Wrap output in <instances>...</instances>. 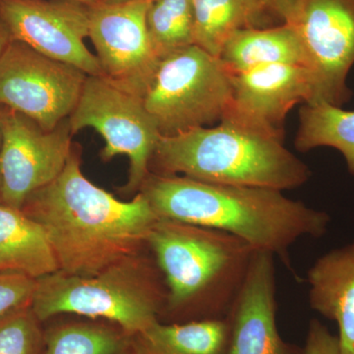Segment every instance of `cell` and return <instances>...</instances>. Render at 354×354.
Wrapping results in <instances>:
<instances>
[{
	"label": "cell",
	"instance_id": "obj_1",
	"mask_svg": "<svg viewBox=\"0 0 354 354\" xmlns=\"http://www.w3.org/2000/svg\"><path fill=\"white\" fill-rule=\"evenodd\" d=\"M21 209L43 227L60 271L73 276H95L131 260L160 220L143 193L123 202L88 180L76 149L62 174Z\"/></svg>",
	"mask_w": 354,
	"mask_h": 354
},
{
	"label": "cell",
	"instance_id": "obj_2",
	"mask_svg": "<svg viewBox=\"0 0 354 354\" xmlns=\"http://www.w3.org/2000/svg\"><path fill=\"white\" fill-rule=\"evenodd\" d=\"M141 187L160 218L227 232L286 263L293 244L302 237H322L330 223L326 212L272 188L174 174L148 176Z\"/></svg>",
	"mask_w": 354,
	"mask_h": 354
},
{
	"label": "cell",
	"instance_id": "obj_3",
	"mask_svg": "<svg viewBox=\"0 0 354 354\" xmlns=\"http://www.w3.org/2000/svg\"><path fill=\"white\" fill-rule=\"evenodd\" d=\"M152 160L162 174L281 191L304 185L312 174L283 139L225 120L162 135Z\"/></svg>",
	"mask_w": 354,
	"mask_h": 354
},
{
	"label": "cell",
	"instance_id": "obj_4",
	"mask_svg": "<svg viewBox=\"0 0 354 354\" xmlns=\"http://www.w3.org/2000/svg\"><path fill=\"white\" fill-rule=\"evenodd\" d=\"M147 243L164 272L167 307H201L207 319H225L239 295L255 249L239 237L181 221L160 218Z\"/></svg>",
	"mask_w": 354,
	"mask_h": 354
},
{
	"label": "cell",
	"instance_id": "obj_5",
	"mask_svg": "<svg viewBox=\"0 0 354 354\" xmlns=\"http://www.w3.org/2000/svg\"><path fill=\"white\" fill-rule=\"evenodd\" d=\"M160 297L152 283L129 261L95 276L58 271L37 279L32 313L41 320L60 313L104 318L132 333L157 322Z\"/></svg>",
	"mask_w": 354,
	"mask_h": 354
},
{
	"label": "cell",
	"instance_id": "obj_6",
	"mask_svg": "<svg viewBox=\"0 0 354 354\" xmlns=\"http://www.w3.org/2000/svg\"><path fill=\"white\" fill-rule=\"evenodd\" d=\"M232 97V74L196 44L162 58L143 95L162 135L221 122Z\"/></svg>",
	"mask_w": 354,
	"mask_h": 354
},
{
	"label": "cell",
	"instance_id": "obj_7",
	"mask_svg": "<svg viewBox=\"0 0 354 354\" xmlns=\"http://www.w3.org/2000/svg\"><path fill=\"white\" fill-rule=\"evenodd\" d=\"M68 123L72 134L90 127L101 135L106 142L102 160L127 155L130 169L125 188L133 191L141 187L162 136L143 97L118 87L102 76H87Z\"/></svg>",
	"mask_w": 354,
	"mask_h": 354
},
{
	"label": "cell",
	"instance_id": "obj_8",
	"mask_svg": "<svg viewBox=\"0 0 354 354\" xmlns=\"http://www.w3.org/2000/svg\"><path fill=\"white\" fill-rule=\"evenodd\" d=\"M87 76L10 39L0 57V106L51 131L73 113Z\"/></svg>",
	"mask_w": 354,
	"mask_h": 354
},
{
	"label": "cell",
	"instance_id": "obj_9",
	"mask_svg": "<svg viewBox=\"0 0 354 354\" xmlns=\"http://www.w3.org/2000/svg\"><path fill=\"white\" fill-rule=\"evenodd\" d=\"M292 25L313 79L314 102L344 106L353 97L348 77L354 65V0H304Z\"/></svg>",
	"mask_w": 354,
	"mask_h": 354
},
{
	"label": "cell",
	"instance_id": "obj_10",
	"mask_svg": "<svg viewBox=\"0 0 354 354\" xmlns=\"http://www.w3.org/2000/svg\"><path fill=\"white\" fill-rule=\"evenodd\" d=\"M68 120L46 131L22 113L6 108L0 152V199L21 209L35 191L53 183L71 155Z\"/></svg>",
	"mask_w": 354,
	"mask_h": 354
},
{
	"label": "cell",
	"instance_id": "obj_11",
	"mask_svg": "<svg viewBox=\"0 0 354 354\" xmlns=\"http://www.w3.org/2000/svg\"><path fill=\"white\" fill-rule=\"evenodd\" d=\"M90 6L72 0H0V20L10 39L88 76H102L88 38Z\"/></svg>",
	"mask_w": 354,
	"mask_h": 354
},
{
	"label": "cell",
	"instance_id": "obj_12",
	"mask_svg": "<svg viewBox=\"0 0 354 354\" xmlns=\"http://www.w3.org/2000/svg\"><path fill=\"white\" fill-rule=\"evenodd\" d=\"M149 4L148 0L97 3L88 12V38L102 77L142 97L160 62L147 31Z\"/></svg>",
	"mask_w": 354,
	"mask_h": 354
},
{
	"label": "cell",
	"instance_id": "obj_13",
	"mask_svg": "<svg viewBox=\"0 0 354 354\" xmlns=\"http://www.w3.org/2000/svg\"><path fill=\"white\" fill-rule=\"evenodd\" d=\"M315 101L309 70L272 64L232 74V97L223 120L283 140V125L297 104Z\"/></svg>",
	"mask_w": 354,
	"mask_h": 354
},
{
	"label": "cell",
	"instance_id": "obj_14",
	"mask_svg": "<svg viewBox=\"0 0 354 354\" xmlns=\"http://www.w3.org/2000/svg\"><path fill=\"white\" fill-rule=\"evenodd\" d=\"M274 256L256 250L228 312L225 354H292L277 326Z\"/></svg>",
	"mask_w": 354,
	"mask_h": 354
},
{
	"label": "cell",
	"instance_id": "obj_15",
	"mask_svg": "<svg viewBox=\"0 0 354 354\" xmlns=\"http://www.w3.org/2000/svg\"><path fill=\"white\" fill-rule=\"evenodd\" d=\"M307 283L310 306L337 323L342 354H354V241L319 257Z\"/></svg>",
	"mask_w": 354,
	"mask_h": 354
},
{
	"label": "cell",
	"instance_id": "obj_16",
	"mask_svg": "<svg viewBox=\"0 0 354 354\" xmlns=\"http://www.w3.org/2000/svg\"><path fill=\"white\" fill-rule=\"evenodd\" d=\"M59 270L43 227L22 209L0 204V272L39 279Z\"/></svg>",
	"mask_w": 354,
	"mask_h": 354
},
{
	"label": "cell",
	"instance_id": "obj_17",
	"mask_svg": "<svg viewBox=\"0 0 354 354\" xmlns=\"http://www.w3.org/2000/svg\"><path fill=\"white\" fill-rule=\"evenodd\" d=\"M220 59L232 74L272 64L305 66L301 39L288 23L235 32L223 46Z\"/></svg>",
	"mask_w": 354,
	"mask_h": 354
},
{
	"label": "cell",
	"instance_id": "obj_18",
	"mask_svg": "<svg viewBox=\"0 0 354 354\" xmlns=\"http://www.w3.org/2000/svg\"><path fill=\"white\" fill-rule=\"evenodd\" d=\"M194 44L220 57L235 32L270 27L272 17L262 0H192Z\"/></svg>",
	"mask_w": 354,
	"mask_h": 354
},
{
	"label": "cell",
	"instance_id": "obj_19",
	"mask_svg": "<svg viewBox=\"0 0 354 354\" xmlns=\"http://www.w3.org/2000/svg\"><path fill=\"white\" fill-rule=\"evenodd\" d=\"M300 152L330 147L342 153L354 177V111L323 101L304 104L295 141Z\"/></svg>",
	"mask_w": 354,
	"mask_h": 354
},
{
	"label": "cell",
	"instance_id": "obj_20",
	"mask_svg": "<svg viewBox=\"0 0 354 354\" xmlns=\"http://www.w3.org/2000/svg\"><path fill=\"white\" fill-rule=\"evenodd\" d=\"M140 335L141 354H225L228 323L227 318L172 325L157 321Z\"/></svg>",
	"mask_w": 354,
	"mask_h": 354
},
{
	"label": "cell",
	"instance_id": "obj_21",
	"mask_svg": "<svg viewBox=\"0 0 354 354\" xmlns=\"http://www.w3.org/2000/svg\"><path fill=\"white\" fill-rule=\"evenodd\" d=\"M146 24L149 39L160 62L194 44L192 0H151Z\"/></svg>",
	"mask_w": 354,
	"mask_h": 354
},
{
	"label": "cell",
	"instance_id": "obj_22",
	"mask_svg": "<svg viewBox=\"0 0 354 354\" xmlns=\"http://www.w3.org/2000/svg\"><path fill=\"white\" fill-rule=\"evenodd\" d=\"M120 346L118 337L109 330L70 326L51 334L46 354H115Z\"/></svg>",
	"mask_w": 354,
	"mask_h": 354
},
{
	"label": "cell",
	"instance_id": "obj_23",
	"mask_svg": "<svg viewBox=\"0 0 354 354\" xmlns=\"http://www.w3.org/2000/svg\"><path fill=\"white\" fill-rule=\"evenodd\" d=\"M37 329L25 308L0 319V354H34Z\"/></svg>",
	"mask_w": 354,
	"mask_h": 354
},
{
	"label": "cell",
	"instance_id": "obj_24",
	"mask_svg": "<svg viewBox=\"0 0 354 354\" xmlns=\"http://www.w3.org/2000/svg\"><path fill=\"white\" fill-rule=\"evenodd\" d=\"M36 283L25 274L0 272V319L31 304Z\"/></svg>",
	"mask_w": 354,
	"mask_h": 354
},
{
	"label": "cell",
	"instance_id": "obj_25",
	"mask_svg": "<svg viewBox=\"0 0 354 354\" xmlns=\"http://www.w3.org/2000/svg\"><path fill=\"white\" fill-rule=\"evenodd\" d=\"M304 354H342L337 335L319 320H312L307 332Z\"/></svg>",
	"mask_w": 354,
	"mask_h": 354
},
{
	"label": "cell",
	"instance_id": "obj_26",
	"mask_svg": "<svg viewBox=\"0 0 354 354\" xmlns=\"http://www.w3.org/2000/svg\"><path fill=\"white\" fill-rule=\"evenodd\" d=\"M266 8L283 23L293 24L297 20L304 0H262Z\"/></svg>",
	"mask_w": 354,
	"mask_h": 354
},
{
	"label": "cell",
	"instance_id": "obj_27",
	"mask_svg": "<svg viewBox=\"0 0 354 354\" xmlns=\"http://www.w3.org/2000/svg\"><path fill=\"white\" fill-rule=\"evenodd\" d=\"M9 41H10V37H9L8 32H6L3 25H0V57H1L3 50H6Z\"/></svg>",
	"mask_w": 354,
	"mask_h": 354
},
{
	"label": "cell",
	"instance_id": "obj_28",
	"mask_svg": "<svg viewBox=\"0 0 354 354\" xmlns=\"http://www.w3.org/2000/svg\"><path fill=\"white\" fill-rule=\"evenodd\" d=\"M4 106H0V152H1L2 138H3V114Z\"/></svg>",
	"mask_w": 354,
	"mask_h": 354
},
{
	"label": "cell",
	"instance_id": "obj_29",
	"mask_svg": "<svg viewBox=\"0 0 354 354\" xmlns=\"http://www.w3.org/2000/svg\"><path fill=\"white\" fill-rule=\"evenodd\" d=\"M72 1L79 2V3L85 4L87 6H95V4L99 3V0H72Z\"/></svg>",
	"mask_w": 354,
	"mask_h": 354
},
{
	"label": "cell",
	"instance_id": "obj_30",
	"mask_svg": "<svg viewBox=\"0 0 354 354\" xmlns=\"http://www.w3.org/2000/svg\"><path fill=\"white\" fill-rule=\"evenodd\" d=\"M127 0H99V3H104V4H115V3H121V2H125Z\"/></svg>",
	"mask_w": 354,
	"mask_h": 354
},
{
	"label": "cell",
	"instance_id": "obj_31",
	"mask_svg": "<svg viewBox=\"0 0 354 354\" xmlns=\"http://www.w3.org/2000/svg\"><path fill=\"white\" fill-rule=\"evenodd\" d=\"M148 1H151V0H148Z\"/></svg>",
	"mask_w": 354,
	"mask_h": 354
}]
</instances>
